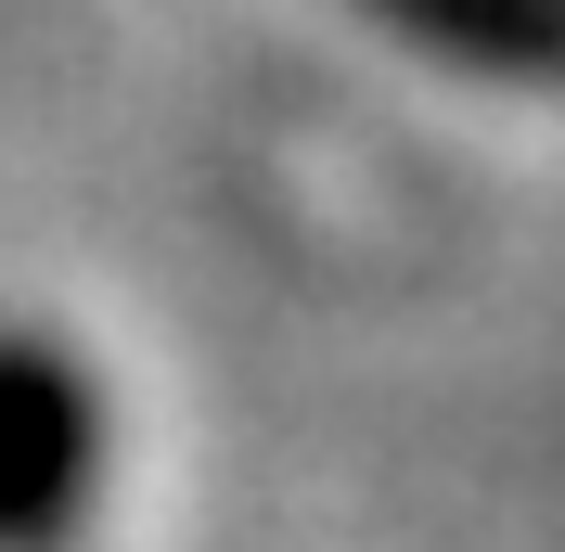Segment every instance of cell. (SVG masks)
<instances>
[{
	"label": "cell",
	"mask_w": 565,
	"mask_h": 552,
	"mask_svg": "<svg viewBox=\"0 0 565 552\" xmlns=\"http://www.w3.org/2000/svg\"><path fill=\"white\" fill-rule=\"evenodd\" d=\"M104 488V412L65 347H0V552H52Z\"/></svg>",
	"instance_id": "cell-1"
}]
</instances>
